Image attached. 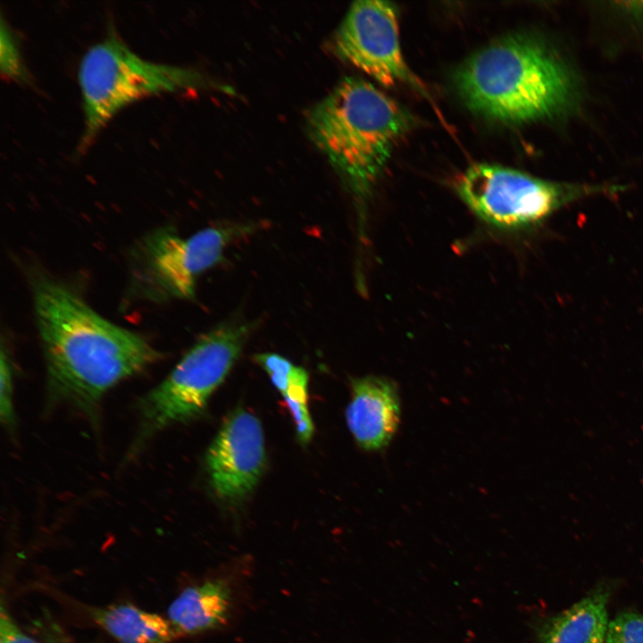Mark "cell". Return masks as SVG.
<instances>
[{
    "label": "cell",
    "instance_id": "obj_9",
    "mask_svg": "<svg viewBox=\"0 0 643 643\" xmlns=\"http://www.w3.org/2000/svg\"><path fill=\"white\" fill-rule=\"evenodd\" d=\"M211 486L218 498L238 503L260 480L266 464L263 427L259 419L239 408L224 421L206 454Z\"/></svg>",
    "mask_w": 643,
    "mask_h": 643
},
{
    "label": "cell",
    "instance_id": "obj_1",
    "mask_svg": "<svg viewBox=\"0 0 643 643\" xmlns=\"http://www.w3.org/2000/svg\"><path fill=\"white\" fill-rule=\"evenodd\" d=\"M32 291L51 400L92 413L108 389L162 358L143 337L104 319L55 280L37 276Z\"/></svg>",
    "mask_w": 643,
    "mask_h": 643
},
{
    "label": "cell",
    "instance_id": "obj_7",
    "mask_svg": "<svg viewBox=\"0 0 643 643\" xmlns=\"http://www.w3.org/2000/svg\"><path fill=\"white\" fill-rule=\"evenodd\" d=\"M456 188L478 218L506 230L533 229L568 203L597 190L551 182L488 163L468 168L458 179Z\"/></svg>",
    "mask_w": 643,
    "mask_h": 643
},
{
    "label": "cell",
    "instance_id": "obj_18",
    "mask_svg": "<svg viewBox=\"0 0 643 643\" xmlns=\"http://www.w3.org/2000/svg\"><path fill=\"white\" fill-rule=\"evenodd\" d=\"M0 643H38L14 623L8 613L2 607L0 618Z\"/></svg>",
    "mask_w": 643,
    "mask_h": 643
},
{
    "label": "cell",
    "instance_id": "obj_3",
    "mask_svg": "<svg viewBox=\"0 0 643 643\" xmlns=\"http://www.w3.org/2000/svg\"><path fill=\"white\" fill-rule=\"evenodd\" d=\"M411 124L397 102L354 77L342 79L310 110L309 135L355 199L360 224L375 181Z\"/></svg>",
    "mask_w": 643,
    "mask_h": 643
},
{
    "label": "cell",
    "instance_id": "obj_2",
    "mask_svg": "<svg viewBox=\"0 0 643 643\" xmlns=\"http://www.w3.org/2000/svg\"><path fill=\"white\" fill-rule=\"evenodd\" d=\"M454 80L470 109L508 123L558 114L575 95L567 67L543 44L524 36L506 37L478 51Z\"/></svg>",
    "mask_w": 643,
    "mask_h": 643
},
{
    "label": "cell",
    "instance_id": "obj_16",
    "mask_svg": "<svg viewBox=\"0 0 643 643\" xmlns=\"http://www.w3.org/2000/svg\"><path fill=\"white\" fill-rule=\"evenodd\" d=\"M605 643H643V615L634 611L620 613L609 622Z\"/></svg>",
    "mask_w": 643,
    "mask_h": 643
},
{
    "label": "cell",
    "instance_id": "obj_6",
    "mask_svg": "<svg viewBox=\"0 0 643 643\" xmlns=\"http://www.w3.org/2000/svg\"><path fill=\"white\" fill-rule=\"evenodd\" d=\"M252 230L250 224H221L188 238L171 226L151 231L132 251L129 293L156 303L193 298L199 276L222 261L230 243Z\"/></svg>",
    "mask_w": 643,
    "mask_h": 643
},
{
    "label": "cell",
    "instance_id": "obj_17",
    "mask_svg": "<svg viewBox=\"0 0 643 643\" xmlns=\"http://www.w3.org/2000/svg\"><path fill=\"white\" fill-rule=\"evenodd\" d=\"M1 397H0V416L6 426L14 423V411L13 404V369L8 351L4 344L1 347Z\"/></svg>",
    "mask_w": 643,
    "mask_h": 643
},
{
    "label": "cell",
    "instance_id": "obj_8",
    "mask_svg": "<svg viewBox=\"0 0 643 643\" xmlns=\"http://www.w3.org/2000/svg\"><path fill=\"white\" fill-rule=\"evenodd\" d=\"M334 45L340 57L380 84L418 85L402 55L397 11L391 3L354 2L336 32Z\"/></svg>",
    "mask_w": 643,
    "mask_h": 643
},
{
    "label": "cell",
    "instance_id": "obj_11",
    "mask_svg": "<svg viewBox=\"0 0 643 643\" xmlns=\"http://www.w3.org/2000/svg\"><path fill=\"white\" fill-rule=\"evenodd\" d=\"M613 585L602 582L567 609L535 622L536 643H605Z\"/></svg>",
    "mask_w": 643,
    "mask_h": 643
},
{
    "label": "cell",
    "instance_id": "obj_12",
    "mask_svg": "<svg viewBox=\"0 0 643 643\" xmlns=\"http://www.w3.org/2000/svg\"><path fill=\"white\" fill-rule=\"evenodd\" d=\"M231 605L229 581L213 579L185 589L169 606L168 620L176 634H197L226 623Z\"/></svg>",
    "mask_w": 643,
    "mask_h": 643
},
{
    "label": "cell",
    "instance_id": "obj_10",
    "mask_svg": "<svg viewBox=\"0 0 643 643\" xmlns=\"http://www.w3.org/2000/svg\"><path fill=\"white\" fill-rule=\"evenodd\" d=\"M347 427L357 445L366 451L386 447L400 422V398L395 383L368 375L351 380V400L346 409Z\"/></svg>",
    "mask_w": 643,
    "mask_h": 643
},
{
    "label": "cell",
    "instance_id": "obj_14",
    "mask_svg": "<svg viewBox=\"0 0 643 643\" xmlns=\"http://www.w3.org/2000/svg\"><path fill=\"white\" fill-rule=\"evenodd\" d=\"M254 359L266 372L283 397L308 399L309 377L303 367L274 353L257 354Z\"/></svg>",
    "mask_w": 643,
    "mask_h": 643
},
{
    "label": "cell",
    "instance_id": "obj_5",
    "mask_svg": "<svg viewBox=\"0 0 643 643\" xmlns=\"http://www.w3.org/2000/svg\"><path fill=\"white\" fill-rule=\"evenodd\" d=\"M252 329L248 322H229L200 337L166 379L140 400L138 438L198 415L238 359Z\"/></svg>",
    "mask_w": 643,
    "mask_h": 643
},
{
    "label": "cell",
    "instance_id": "obj_13",
    "mask_svg": "<svg viewBox=\"0 0 643 643\" xmlns=\"http://www.w3.org/2000/svg\"><path fill=\"white\" fill-rule=\"evenodd\" d=\"M93 617L120 643H170L177 635L169 620L130 604L96 609Z\"/></svg>",
    "mask_w": 643,
    "mask_h": 643
},
{
    "label": "cell",
    "instance_id": "obj_4",
    "mask_svg": "<svg viewBox=\"0 0 643 643\" xmlns=\"http://www.w3.org/2000/svg\"><path fill=\"white\" fill-rule=\"evenodd\" d=\"M78 79L84 114L79 152L92 144L118 112L132 103L154 95L211 84L196 71L140 57L113 29L86 51L79 63Z\"/></svg>",
    "mask_w": 643,
    "mask_h": 643
},
{
    "label": "cell",
    "instance_id": "obj_15",
    "mask_svg": "<svg viewBox=\"0 0 643 643\" xmlns=\"http://www.w3.org/2000/svg\"><path fill=\"white\" fill-rule=\"evenodd\" d=\"M0 70L8 79L19 82L28 81V72L22 63L14 36L4 17L0 29Z\"/></svg>",
    "mask_w": 643,
    "mask_h": 643
}]
</instances>
